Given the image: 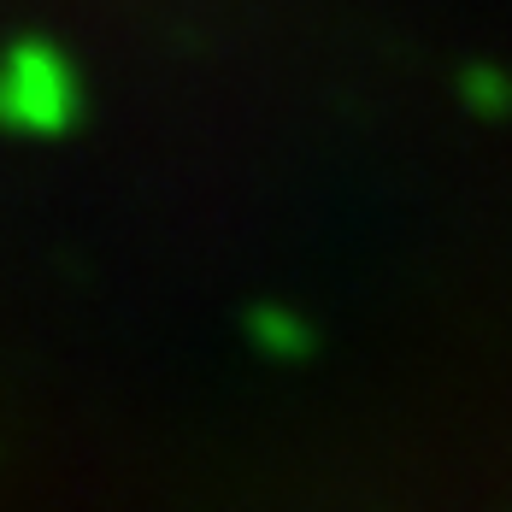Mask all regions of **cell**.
Segmentation results:
<instances>
[{"label": "cell", "mask_w": 512, "mask_h": 512, "mask_svg": "<svg viewBox=\"0 0 512 512\" xmlns=\"http://www.w3.org/2000/svg\"><path fill=\"white\" fill-rule=\"evenodd\" d=\"M465 101L477 106L483 118H507L512 112V77L495 65H471L465 71Z\"/></svg>", "instance_id": "obj_3"}, {"label": "cell", "mask_w": 512, "mask_h": 512, "mask_svg": "<svg viewBox=\"0 0 512 512\" xmlns=\"http://www.w3.org/2000/svg\"><path fill=\"white\" fill-rule=\"evenodd\" d=\"M83 112L77 65L48 36H18L0 48V130L12 136H65Z\"/></svg>", "instance_id": "obj_1"}, {"label": "cell", "mask_w": 512, "mask_h": 512, "mask_svg": "<svg viewBox=\"0 0 512 512\" xmlns=\"http://www.w3.org/2000/svg\"><path fill=\"white\" fill-rule=\"evenodd\" d=\"M248 336H254L259 348L271 359H301L312 348V336H307V324L295 318V312H283V307H259L248 312Z\"/></svg>", "instance_id": "obj_2"}]
</instances>
